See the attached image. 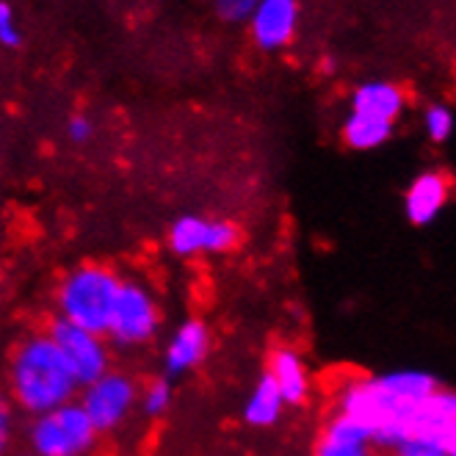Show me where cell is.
<instances>
[{
	"label": "cell",
	"mask_w": 456,
	"mask_h": 456,
	"mask_svg": "<svg viewBox=\"0 0 456 456\" xmlns=\"http://www.w3.org/2000/svg\"><path fill=\"white\" fill-rule=\"evenodd\" d=\"M175 404V387L169 379H152L139 390V412L144 418L167 415Z\"/></svg>",
	"instance_id": "18"
},
{
	"label": "cell",
	"mask_w": 456,
	"mask_h": 456,
	"mask_svg": "<svg viewBox=\"0 0 456 456\" xmlns=\"http://www.w3.org/2000/svg\"><path fill=\"white\" fill-rule=\"evenodd\" d=\"M139 382L127 370L109 368L102 377L77 390V404L97 428V435H114L139 410Z\"/></svg>",
	"instance_id": "6"
},
{
	"label": "cell",
	"mask_w": 456,
	"mask_h": 456,
	"mask_svg": "<svg viewBox=\"0 0 456 456\" xmlns=\"http://www.w3.org/2000/svg\"><path fill=\"white\" fill-rule=\"evenodd\" d=\"M238 227L227 219H205L185 213L175 219L167 232V247L175 257L194 260L200 255H227L238 244Z\"/></svg>",
	"instance_id": "8"
},
{
	"label": "cell",
	"mask_w": 456,
	"mask_h": 456,
	"mask_svg": "<svg viewBox=\"0 0 456 456\" xmlns=\"http://www.w3.org/2000/svg\"><path fill=\"white\" fill-rule=\"evenodd\" d=\"M210 330L202 318H185L175 327L164 346V370L167 377H185L197 370L210 354Z\"/></svg>",
	"instance_id": "11"
},
{
	"label": "cell",
	"mask_w": 456,
	"mask_h": 456,
	"mask_svg": "<svg viewBox=\"0 0 456 456\" xmlns=\"http://www.w3.org/2000/svg\"><path fill=\"white\" fill-rule=\"evenodd\" d=\"M92 136H94V122L89 117H84V114L69 117V122H67V139L72 144H86Z\"/></svg>",
	"instance_id": "23"
},
{
	"label": "cell",
	"mask_w": 456,
	"mask_h": 456,
	"mask_svg": "<svg viewBox=\"0 0 456 456\" xmlns=\"http://www.w3.org/2000/svg\"><path fill=\"white\" fill-rule=\"evenodd\" d=\"M437 387V377L423 368L360 373L335 387V415L352 420L373 451L393 453L407 445L420 404Z\"/></svg>",
	"instance_id": "1"
},
{
	"label": "cell",
	"mask_w": 456,
	"mask_h": 456,
	"mask_svg": "<svg viewBox=\"0 0 456 456\" xmlns=\"http://www.w3.org/2000/svg\"><path fill=\"white\" fill-rule=\"evenodd\" d=\"M17 456H37V453H34V451H28V448H25V451H20Z\"/></svg>",
	"instance_id": "25"
},
{
	"label": "cell",
	"mask_w": 456,
	"mask_h": 456,
	"mask_svg": "<svg viewBox=\"0 0 456 456\" xmlns=\"http://www.w3.org/2000/svg\"><path fill=\"white\" fill-rule=\"evenodd\" d=\"M407 109V94L393 80H365L352 92V109L348 111H360L379 117L395 125V119L404 114Z\"/></svg>",
	"instance_id": "14"
},
{
	"label": "cell",
	"mask_w": 456,
	"mask_h": 456,
	"mask_svg": "<svg viewBox=\"0 0 456 456\" xmlns=\"http://www.w3.org/2000/svg\"><path fill=\"white\" fill-rule=\"evenodd\" d=\"M160 324H164V315H160V302L152 288L142 280L122 277L105 340L117 348H144L158 338Z\"/></svg>",
	"instance_id": "5"
},
{
	"label": "cell",
	"mask_w": 456,
	"mask_h": 456,
	"mask_svg": "<svg viewBox=\"0 0 456 456\" xmlns=\"http://www.w3.org/2000/svg\"><path fill=\"white\" fill-rule=\"evenodd\" d=\"M451 200V180L440 169L420 172L404 191V216L415 227L435 224Z\"/></svg>",
	"instance_id": "12"
},
{
	"label": "cell",
	"mask_w": 456,
	"mask_h": 456,
	"mask_svg": "<svg viewBox=\"0 0 456 456\" xmlns=\"http://www.w3.org/2000/svg\"><path fill=\"white\" fill-rule=\"evenodd\" d=\"M247 22L260 50H285L299 31V0H257Z\"/></svg>",
	"instance_id": "10"
},
{
	"label": "cell",
	"mask_w": 456,
	"mask_h": 456,
	"mask_svg": "<svg viewBox=\"0 0 456 456\" xmlns=\"http://www.w3.org/2000/svg\"><path fill=\"white\" fill-rule=\"evenodd\" d=\"M313 456H373V445L352 420L332 412L315 437Z\"/></svg>",
	"instance_id": "15"
},
{
	"label": "cell",
	"mask_w": 456,
	"mask_h": 456,
	"mask_svg": "<svg viewBox=\"0 0 456 456\" xmlns=\"http://www.w3.org/2000/svg\"><path fill=\"white\" fill-rule=\"evenodd\" d=\"M97 440V428L77 401L28 418L25 426V448L37 456H92Z\"/></svg>",
	"instance_id": "4"
},
{
	"label": "cell",
	"mask_w": 456,
	"mask_h": 456,
	"mask_svg": "<svg viewBox=\"0 0 456 456\" xmlns=\"http://www.w3.org/2000/svg\"><path fill=\"white\" fill-rule=\"evenodd\" d=\"M393 122L370 117V114H360V111H348V117L343 119L340 136L343 144L354 152H370L379 150L393 139Z\"/></svg>",
	"instance_id": "17"
},
{
	"label": "cell",
	"mask_w": 456,
	"mask_h": 456,
	"mask_svg": "<svg viewBox=\"0 0 456 456\" xmlns=\"http://www.w3.org/2000/svg\"><path fill=\"white\" fill-rule=\"evenodd\" d=\"M9 401L25 418H37L50 410H59L77 398V379L56 343L45 330L22 335L9 357L6 370Z\"/></svg>",
	"instance_id": "2"
},
{
	"label": "cell",
	"mask_w": 456,
	"mask_h": 456,
	"mask_svg": "<svg viewBox=\"0 0 456 456\" xmlns=\"http://www.w3.org/2000/svg\"><path fill=\"white\" fill-rule=\"evenodd\" d=\"M20 42H22V34L17 28L14 9H12V4H6V0H0V45L14 50V47H20Z\"/></svg>",
	"instance_id": "22"
},
{
	"label": "cell",
	"mask_w": 456,
	"mask_h": 456,
	"mask_svg": "<svg viewBox=\"0 0 456 456\" xmlns=\"http://www.w3.org/2000/svg\"><path fill=\"white\" fill-rule=\"evenodd\" d=\"M17 418L20 412L9 401L6 393H0V456H12L14 440H17Z\"/></svg>",
	"instance_id": "20"
},
{
	"label": "cell",
	"mask_w": 456,
	"mask_h": 456,
	"mask_svg": "<svg viewBox=\"0 0 456 456\" xmlns=\"http://www.w3.org/2000/svg\"><path fill=\"white\" fill-rule=\"evenodd\" d=\"M288 404L285 398L280 395V390L274 387V382L260 373V379L252 385L244 407H240V418H244L247 426L252 428H272L282 420Z\"/></svg>",
	"instance_id": "16"
},
{
	"label": "cell",
	"mask_w": 456,
	"mask_h": 456,
	"mask_svg": "<svg viewBox=\"0 0 456 456\" xmlns=\"http://www.w3.org/2000/svg\"><path fill=\"white\" fill-rule=\"evenodd\" d=\"M393 456H445V453L432 451V448H423V445H412V443H407V445H401L398 451H393Z\"/></svg>",
	"instance_id": "24"
},
{
	"label": "cell",
	"mask_w": 456,
	"mask_h": 456,
	"mask_svg": "<svg viewBox=\"0 0 456 456\" xmlns=\"http://www.w3.org/2000/svg\"><path fill=\"white\" fill-rule=\"evenodd\" d=\"M453 127H456V119H453L451 105L432 102L423 111V130H426V136L432 144H445L453 136Z\"/></svg>",
	"instance_id": "19"
},
{
	"label": "cell",
	"mask_w": 456,
	"mask_h": 456,
	"mask_svg": "<svg viewBox=\"0 0 456 456\" xmlns=\"http://www.w3.org/2000/svg\"><path fill=\"white\" fill-rule=\"evenodd\" d=\"M407 443L440 451L445 456H456V393L453 390L440 385L423 401L412 420Z\"/></svg>",
	"instance_id": "9"
},
{
	"label": "cell",
	"mask_w": 456,
	"mask_h": 456,
	"mask_svg": "<svg viewBox=\"0 0 456 456\" xmlns=\"http://www.w3.org/2000/svg\"><path fill=\"white\" fill-rule=\"evenodd\" d=\"M45 332L50 335L53 343H56V348L67 360L72 377L77 379L80 387L89 385L97 377H102L109 368H114L111 343L102 335H94V332H86L75 324H67L64 318H53L45 327Z\"/></svg>",
	"instance_id": "7"
},
{
	"label": "cell",
	"mask_w": 456,
	"mask_h": 456,
	"mask_svg": "<svg viewBox=\"0 0 456 456\" xmlns=\"http://www.w3.org/2000/svg\"><path fill=\"white\" fill-rule=\"evenodd\" d=\"M255 6H257V0H213V9H216L222 22H230V25L247 22Z\"/></svg>",
	"instance_id": "21"
},
{
	"label": "cell",
	"mask_w": 456,
	"mask_h": 456,
	"mask_svg": "<svg viewBox=\"0 0 456 456\" xmlns=\"http://www.w3.org/2000/svg\"><path fill=\"white\" fill-rule=\"evenodd\" d=\"M265 377L274 382L288 407H299L310 398V368L293 346H277L268 352Z\"/></svg>",
	"instance_id": "13"
},
{
	"label": "cell",
	"mask_w": 456,
	"mask_h": 456,
	"mask_svg": "<svg viewBox=\"0 0 456 456\" xmlns=\"http://www.w3.org/2000/svg\"><path fill=\"white\" fill-rule=\"evenodd\" d=\"M119 285L122 277L117 268L105 263H80L69 268L56 288V318L105 338Z\"/></svg>",
	"instance_id": "3"
}]
</instances>
